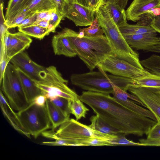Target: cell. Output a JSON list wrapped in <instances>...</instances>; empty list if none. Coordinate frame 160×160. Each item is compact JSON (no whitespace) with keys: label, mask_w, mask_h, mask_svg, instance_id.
Masks as SVG:
<instances>
[{"label":"cell","mask_w":160,"mask_h":160,"mask_svg":"<svg viewBox=\"0 0 160 160\" xmlns=\"http://www.w3.org/2000/svg\"><path fill=\"white\" fill-rule=\"evenodd\" d=\"M79 98L104 121L126 135H147L158 122L131 110L109 94L83 91Z\"/></svg>","instance_id":"obj_1"},{"label":"cell","mask_w":160,"mask_h":160,"mask_svg":"<svg viewBox=\"0 0 160 160\" xmlns=\"http://www.w3.org/2000/svg\"><path fill=\"white\" fill-rule=\"evenodd\" d=\"M62 31L68 39L77 55L91 71L107 58L114 55L105 36L79 38L77 36L78 32L71 29L66 28Z\"/></svg>","instance_id":"obj_2"},{"label":"cell","mask_w":160,"mask_h":160,"mask_svg":"<svg viewBox=\"0 0 160 160\" xmlns=\"http://www.w3.org/2000/svg\"><path fill=\"white\" fill-rule=\"evenodd\" d=\"M95 16L98 18L115 56L140 68L145 69L140 63L138 53L127 43L104 4L95 11Z\"/></svg>","instance_id":"obj_3"},{"label":"cell","mask_w":160,"mask_h":160,"mask_svg":"<svg viewBox=\"0 0 160 160\" xmlns=\"http://www.w3.org/2000/svg\"><path fill=\"white\" fill-rule=\"evenodd\" d=\"M97 68L98 71L72 74L70 78L71 83L87 91L108 94L113 93V83L126 92L130 86L134 85L131 79L108 74L100 68Z\"/></svg>","instance_id":"obj_4"},{"label":"cell","mask_w":160,"mask_h":160,"mask_svg":"<svg viewBox=\"0 0 160 160\" xmlns=\"http://www.w3.org/2000/svg\"><path fill=\"white\" fill-rule=\"evenodd\" d=\"M33 81L48 99L57 96L70 100L79 98L77 93L68 86V81L62 77L54 66L46 68L41 75V79Z\"/></svg>","instance_id":"obj_5"},{"label":"cell","mask_w":160,"mask_h":160,"mask_svg":"<svg viewBox=\"0 0 160 160\" xmlns=\"http://www.w3.org/2000/svg\"><path fill=\"white\" fill-rule=\"evenodd\" d=\"M17 113L23 129L35 138L51 125L46 105L40 106L32 102Z\"/></svg>","instance_id":"obj_6"},{"label":"cell","mask_w":160,"mask_h":160,"mask_svg":"<svg viewBox=\"0 0 160 160\" xmlns=\"http://www.w3.org/2000/svg\"><path fill=\"white\" fill-rule=\"evenodd\" d=\"M2 82V92L14 110L19 111L30 104L26 98L17 69L10 62Z\"/></svg>","instance_id":"obj_7"},{"label":"cell","mask_w":160,"mask_h":160,"mask_svg":"<svg viewBox=\"0 0 160 160\" xmlns=\"http://www.w3.org/2000/svg\"><path fill=\"white\" fill-rule=\"evenodd\" d=\"M55 133L61 138L73 139L94 138L107 140L116 135L102 133L94 129L90 124L87 125L72 118L61 124Z\"/></svg>","instance_id":"obj_8"},{"label":"cell","mask_w":160,"mask_h":160,"mask_svg":"<svg viewBox=\"0 0 160 160\" xmlns=\"http://www.w3.org/2000/svg\"><path fill=\"white\" fill-rule=\"evenodd\" d=\"M97 67L112 74L132 80L151 73L146 69L140 68L114 55L107 58Z\"/></svg>","instance_id":"obj_9"},{"label":"cell","mask_w":160,"mask_h":160,"mask_svg":"<svg viewBox=\"0 0 160 160\" xmlns=\"http://www.w3.org/2000/svg\"><path fill=\"white\" fill-rule=\"evenodd\" d=\"M128 90L138 98L155 116L160 124V92L158 89L140 87L133 85Z\"/></svg>","instance_id":"obj_10"},{"label":"cell","mask_w":160,"mask_h":160,"mask_svg":"<svg viewBox=\"0 0 160 160\" xmlns=\"http://www.w3.org/2000/svg\"><path fill=\"white\" fill-rule=\"evenodd\" d=\"M113 97L118 102L131 110L157 121L154 114L149 110L137 104L135 101L145 107L146 106L138 98L130 94L113 83Z\"/></svg>","instance_id":"obj_11"},{"label":"cell","mask_w":160,"mask_h":160,"mask_svg":"<svg viewBox=\"0 0 160 160\" xmlns=\"http://www.w3.org/2000/svg\"><path fill=\"white\" fill-rule=\"evenodd\" d=\"M10 62L23 72L33 81H38L46 68L34 61L25 51L12 58Z\"/></svg>","instance_id":"obj_12"},{"label":"cell","mask_w":160,"mask_h":160,"mask_svg":"<svg viewBox=\"0 0 160 160\" xmlns=\"http://www.w3.org/2000/svg\"><path fill=\"white\" fill-rule=\"evenodd\" d=\"M95 11L78 3L69 2L65 10V17L72 21L77 26H87L95 19Z\"/></svg>","instance_id":"obj_13"},{"label":"cell","mask_w":160,"mask_h":160,"mask_svg":"<svg viewBox=\"0 0 160 160\" xmlns=\"http://www.w3.org/2000/svg\"><path fill=\"white\" fill-rule=\"evenodd\" d=\"M160 7V0H133L125 11L127 19L136 22L152 9Z\"/></svg>","instance_id":"obj_14"},{"label":"cell","mask_w":160,"mask_h":160,"mask_svg":"<svg viewBox=\"0 0 160 160\" xmlns=\"http://www.w3.org/2000/svg\"><path fill=\"white\" fill-rule=\"evenodd\" d=\"M122 35L129 46L136 50L147 52L160 43V38L157 32Z\"/></svg>","instance_id":"obj_15"},{"label":"cell","mask_w":160,"mask_h":160,"mask_svg":"<svg viewBox=\"0 0 160 160\" xmlns=\"http://www.w3.org/2000/svg\"><path fill=\"white\" fill-rule=\"evenodd\" d=\"M32 42V40L28 36L21 32L12 33V39L7 52L9 62L13 57L28 48Z\"/></svg>","instance_id":"obj_16"},{"label":"cell","mask_w":160,"mask_h":160,"mask_svg":"<svg viewBox=\"0 0 160 160\" xmlns=\"http://www.w3.org/2000/svg\"><path fill=\"white\" fill-rule=\"evenodd\" d=\"M52 44L56 55L73 57L77 55L70 42L62 31L53 37Z\"/></svg>","instance_id":"obj_17"},{"label":"cell","mask_w":160,"mask_h":160,"mask_svg":"<svg viewBox=\"0 0 160 160\" xmlns=\"http://www.w3.org/2000/svg\"><path fill=\"white\" fill-rule=\"evenodd\" d=\"M0 104L2 113L12 127L17 131L30 138L23 129L20 122L17 113L11 108L1 90L0 94Z\"/></svg>","instance_id":"obj_18"},{"label":"cell","mask_w":160,"mask_h":160,"mask_svg":"<svg viewBox=\"0 0 160 160\" xmlns=\"http://www.w3.org/2000/svg\"><path fill=\"white\" fill-rule=\"evenodd\" d=\"M16 69L26 98L30 103L37 96L42 94V92L36 86L33 80L20 69Z\"/></svg>","instance_id":"obj_19"},{"label":"cell","mask_w":160,"mask_h":160,"mask_svg":"<svg viewBox=\"0 0 160 160\" xmlns=\"http://www.w3.org/2000/svg\"><path fill=\"white\" fill-rule=\"evenodd\" d=\"M122 35H132L157 32L150 25L139 20L135 24L127 22L118 27Z\"/></svg>","instance_id":"obj_20"},{"label":"cell","mask_w":160,"mask_h":160,"mask_svg":"<svg viewBox=\"0 0 160 160\" xmlns=\"http://www.w3.org/2000/svg\"><path fill=\"white\" fill-rule=\"evenodd\" d=\"M104 4L118 27L127 22L125 11L116 0H105Z\"/></svg>","instance_id":"obj_21"},{"label":"cell","mask_w":160,"mask_h":160,"mask_svg":"<svg viewBox=\"0 0 160 160\" xmlns=\"http://www.w3.org/2000/svg\"><path fill=\"white\" fill-rule=\"evenodd\" d=\"M46 107L49 118L53 129L59 127L69 119L60 110L53 104L48 99H47Z\"/></svg>","instance_id":"obj_22"},{"label":"cell","mask_w":160,"mask_h":160,"mask_svg":"<svg viewBox=\"0 0 160 160\" xmlns=\"http://www.w3.org/2000/svg\"><path fill=\"white\" fill-rule=\"evenodd\" d=\"M32 0H9L5 17L8 21L20 13L29 3Z\"/></svg>","instance_id":"obj_23"},{"label":"cell","mask_w":160,"mask_h":160,"mask_svg":"<svg viewBox=\"0 0 160 160\" xmlns=\"http://www.w3.org/2000/svg\"><path fill=\"white\" fill-rule=\"evenodd\" d=\"M42 134L45 137L55 140L53 141L43 142L42 143L44 145L55 146H77L75 140L60 137L52 130L45 131Z\"/></svg>","instance_id":"obj_24"},{"label":"cell","mask_w":160,"mask_h":160,"mask_svg":"<svg viewBox=\"0 0 160 160\" xmlns=\"http://www.w3.org/2000/svg\"><path fill=\"white\" fill-rule=\"evenodd\" d=\"M92 128L103 133L116 135L120 133L115 128L104 121L98 115L92 116L90 119Z\"/></svg>","instance_id":"obj_25"},{"label":"cell","mask_w":160,"mask_h":160,"mask_svg":"<svg viewBox=\"0 0 160 160\" xmlns=\"http://www.w3.org/2000/svg\"><path fill=\"white\" fill-rule=\"evenodd\" d=\"M134 85L148 88L160 89V76L151 73L132 80Z\"/></svg>","instance_id":"obj_26"},{"label":"cell","mask_w":160,"mask_h":160,"mask_svg":"<svg viewBox=\"0 0 160 160\" xmlns=\"http://www.w3.org/2000/svg\"><path fill=\"white\" fill-rule=\"evenodd\" d=\"M24 8L32 12H39L55 9L51 0H32Z\"/></svg>","instance_id":"obj_27"},{"label":"cell","mask_w":160,"mask_h":160,"mask_svg":"<svg viewBox=\"0 0 160 160\" xmlns=\"http://www.w3.org/2000/svg\"><path fill=\"white\" fill-rule=\"evenodd\" d=\"M18 30L28 36L39 39H42L51 32L48 29L37 25L19 27L18 28Z\"/></svg>","instance_id":"obj_28"},{"label":"cell","mask_w":160,"mask_h":160,"mask_svg":"<svg viewBox=\"0 0 160 160\" xmlns=\"http://www.w3.org/2000/svg\"><path fill=\"white\" fill-rule=\"evenodd\" d=\"M69 108L70 113L75 116L77 121L82 118H85L87 112L89 110L79 98L69 100Z\"/></svg>","instance_id":"obj_29"},{"label":"cell","mask_w":160,"mask_h":160,"mask_svg":"<svg viewBox=\"0 0 160 160\" xmlns=\"http://www.w3.org/2000/svg\"><path fill=\"white\" fill-rule=\"evenodd\" d=\"M140 62L142 66L148 71L160 76V60L157 58L156 54H152Z\"/></svg>","instance_id":"obj_30"},{"label":"cell","mask_w":160,"mask_h":160,"mask_svg":"<svg viewBox=\"0 0 160 160\" xmlns=\"http://www.w3.org/2000/svg\"><path fill=\"white\" fill-rule=\"evenodd\" d=\"M96 17L92 23L89 26L86 28L81 29L83 32L84 36L91 37H97L102 36L104 34L103 29Z\"/></svg>","instance_id":"obj_31"},{"label":"cell","mask_w":160,"mask_h":160,"mask_svg":"<svg viewBox=\"0 0 160 160\" xmlns=\"http://www.w3.org/2000/svg\"><path fill=\"white\" fill-rule=\"evenodd\" d=\"M126 134L119 133L114 138L107 140L112 146L115 145H132L144 146L143 144L141 143L135 142L127 139L125 137Z\"/></svg>","instance_id":"obj_32"},{"label":"cell","mask_w":160,"mask_h":160,"mask_svg":"<svg viewBox=\"0 0 160 160\" xmlns=\"http://www.w3.org/2000/svg\"><path fill=\"white\" fill-rule=\"evenodd\" d=\"M49 100L66 116L69 118L71 114L69 108V102L70 100L58 96Z\"/></svg>","instance_id":"obj_33"},{"label":"cell","mask_w":160,"mask_h":160,"mask_svg":"<svg viewBox=\"0 0 160 160\" xmlns=\"http://www.w3.org/2000/svg\"><path fill=\"white\" fill-rule=\"evenodd\" d=\"M78 146H112L107 140L97 138H89L85 139H75Z\"/></svg>","instance_id":"obj_34"},{"label":"cell","mask_w":160,"mask_h":160,"mask_svg":"<svg viewBox=\"0 0 160 160\" xmlns=\"http://www.w3.org/2000/svg\"><path fill=\"white\" fill-rule=\"evenodd\" d=\"M33 13L29 11H22L13 18L8 21H5V24L8 28L18 27L25 18Z\"/></svg>","instance_id":"obj_35"},{"label":"cell","mask_w":160,"mask_h":160,"mask_svg":"<svg viewBox=\"0 0 160 160\" xmlns=\"http://www.w3.org/2000/svg\"><path fill=\"white\" fill-rule=\"evenodd\" d=\"M105 0H72V2L78 3L95 11L103 5Z\"/></svg>","instance_id":"obj_36"},{"label":"cell","mask_w":160,"mask_h":160,"mask_svg":"<svg viewBox=\"0 0 160 160\" xmlns=\"http://www.w3.org/2000/svg\"><path fill=\"white\" fill-rule=\"evenodd\" d=\"M63 18L62 16L56 10V9L51 11V19L48 28L50 32H53L60 23L61 21Z\"/></svg>","instance_id":"obj_37"},{"label":"cell","mask_w":160,"mask_h":160,"mask_svg":"<svg viewBox=\"0 0 160 160\" xmlns=\"http://www.w3.org/2000/svg\"><path fill=\"white\" fill-rule=\"evenodd\" d=\"M12 33L8 30L0 35V49L4 50L7 55V52L10 45Z\"/></svg>","instance_id":"obj_38"},{"label":"cell","mask_w":160,"mask_h":160,"mask_svg":"<svg viewBox=\"0 0 160 160\" xmlns=\"http://www.w3.org/2000/svg\"><path fill=\"white\" fill-rule=\"evenodd\" d=\"M0 84H1L7 66L9 62L4 51H0Z\"/></svg>","instance_id":"obj_39"},{"label":"cell","mask_w":160,"mask_h":160,"mask_svg":"<svg viewBox=\"0 0 160 160\" xmlns=\"http://www.w3.org/2000/svg\"><path fill=\"white\" fill-rule=\"evenodd\" d=\"M56 10L63 18H65V10L69 2L68 0H51Z\"/></svg>","instance_id":"obj_40"},{"label":"cell","mask_w":160,"mask_h":160,"mask_svg":"<svg viewBox=\"0 0 160 160\" xmlns=\"http://www.w3.org/2000/svg\"><path fill=\"white\" fill-rule=\"evenodd\" d=\"M147 138L150 139H160V124L158 122L149 130Z\"/></svg>","instance_id":"obj_41"},{"label":"cell","mask_w":160,"mask_h":160,"mask_svg":"<svg viewBox=\"0 0 160 160\" xmlns=\"http://www.w3.org/2000/svg\"><path fill=\"white\" fill-rule=\"evenodd\" d=\"M38 13H32L25 18L18 26V27H22L31 26L37 21Z\"/></svg>","instance_id":"obj_42"},{"label":"cell","mask_w":160,"mask_h":160,"mask_svg":"<svg viewBox=\"0 0 160 160\" xmlns=\"http://www.w3.org/2000/svg\"><path fill=\"white\" fill-rule=\"evenodd\" d=\"M140 142L144 144V146H160V139L152 140L142 139L139 140Z\"/></svg>","instance_id":"obj_43"},{"label":"cell","mask_w":160,"mask_h":160,"mask_svg":"<svg viewBox=\"0 0 160 160\" xmlns=\"http://www.w3.org/2000/svg\"><path fill=\"white\" fill-rule=\"evenodd\" d=\"M47 99L45 95L41 94L37 96L33 102L37 105L43 107L45 106Z\"/></svg>","instance_id":"obj_44"},{"label":"cell","mask_w":160,"mask_h":160,"mask_svg":"<svg viewBox=\"0 0 160 160\" xmlns=\"http://www.w3.org/2000/svg\"><path fill=\"white\" fill-rule=\"evenodd\" d=\"M150 25L157 32L160 33V15L152 20Z\"/></svg>","instance_id":"obj_45"},{"label":"cell","mask_w":160,"mask_h":160,"mask_svg":"<svg viewBox=\"0 0 160 160\" xmlns=\"http://www.w3.org/2000/svg\"><path fill=\"white\" fill-rule=\"evenodd\" d=\"M49 24V21L45 20H43L38 21H37L31 25H37L48 29Z\"/></svg>","instance_id":"obj_46"},{"label":"cell","mask_w":160,"mask_h":160,"mask_svg":"<svg viewBox=\"0 0 160 160\" xmlns=\"http://www.w3.org/2000/svg\"><path fill=\"white\" fill-rule=\"evenodd\" d=\"M51 10L38 12L37 21L45 19L50 12Z\"/></svg>","instance_id":"obj_47"},{"label":"cell","mask_w":160,"mask_h":160,"mask_svg":"<svg viewBox=\"0 0 160 160\" xmlns=\"http://www.w3.org/2000/svg\"><path fill=\"white\" fill-rule=\"evenodd\" d=\"M146 52L160 53V43Z\"/></svg>","instance_id":"obj_48"},{"label":"cell","mask_w":160,"mask_h":160,"mask_svg":"<svg viewBox=\"0 0 160 160\" xmlns=\"http://www.w3.org/2000/svg\"><path fill=\"white\" fill-rule=\"evenodd\" d=\"M121 6L125 8L129 0H116Z\"/></svg>","instance_id":"obj_49"},{"label":"cell","mask_w":160,"mask_h":160,"mask_svg":"<svg viewBox=\"0 0 160 160\" xmlns=\"http://www.w3.org/2000/svg\"><path fill=\"white\" fill-rule=\"evenodd\" d=\"M69 2H72V0H68Z\"/></svg>","instance_id":"obj_50"},{"label":"cell","mask_w":160,"mask_h":160,"mask_svg":"<svg viewBox=\"0 0 160 160\" xmlns=\"http://www.w3.org/2000/svg\"><path fill=\"white\" fill-rule=\"evenodd\" d=\"M159 89V92H160V89Z\"/></svg>","instance_id":"obj_51"}]
</instances>
